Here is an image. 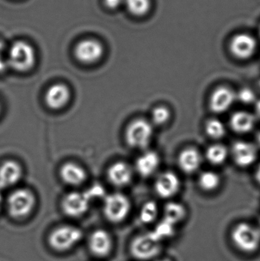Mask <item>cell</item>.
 <instances>
[{
    "mask_svg": "<svg viewBox=\"0 0 260 261\" xmlns=\"http://www.w3.org/2000/svg\"><path fill=\"white\" fill-rule=\"evenodd\" d=\"M233 245L237 249L245 254H253L260 248V230L247 222H240L230 233Z\"/></svg>",
    "mask_w": 260,
    "mask_h": 261,
    "instance_id": "6da1fadb",
    "label": "cell"
},
{
    "mask_svg": "<svg viewBox=\"0 0 260 261\" xmlns=\"http://www.w3.org/2000/svg\"><path fill=\"white\" fill-rule=\"evenodd\" d=\"M36 56L35 49L24 41L14 42L9 49L7 61L9 67L18 72H27L35 66Z\"/></svg>",
    "mask_w": 260,
    "mask_h": 261,
    "instance_id": "7a4b0ae2",
    "label": "cell"
},
{
    "mask_svg": "<svg viewBox=\"0 0 260 261\" xmlns=\"http://www.w3.org/2000/svg\"><path fill=\"white\" fill-rule=\"evenodd\" d=\"M154 135L152 124L143 119H137L127 127L125 138L128 145L134 148L145 149L149 146Z\"/></svg>",
    "mask_w": 260,
    "mask_h": 261,
    "instance_id": "3957f363",
    "label": "cell"
},
{
    "mask_svg": "<svg viewBox=\"0 0 260 261\" xmlns=\"http://www.w3.org/2000/svg\"><path fill=\"white\" fill-rule=\"evenodd\" d=\"M35 196L32 192L25 189L15 190L8 198V211L14 219L27 217L35 208Z\"/></svg>",
    "mask_w": 260,
    "mask_h": 261,
    "instance_id": "277c9868",
    "label": "cell"
},
{
    "mask_svg": "<svg viewBox=\"0 0 260 261\" xmlns=\"http://www.w3.org/2000/svg\"><path fill=\"white\" fill-rule=\"evenodd\" d=\"M82 236V231L76 227H59L49 236V245L56 251H68L80 242Z\"/></svg>",
    "mask_w": 260,
    "mask_h": 261,
    "instance_id": "5b68a950",
    "label": "cell"
},
{
    "mask_svg": "<svg viewBox=\"0 0 260 261\" xmlns=\"http://www.w3.org/2000/svg\"><path fill=\"white\" fill-rule=\"evenodd\" d=\"M131 210V202L125 195L114 193L106 196L104 200V214L114 223H119L126 219Z\"/></svg>",
    "mask_w": 260,
    "mask_h": 261,
    "instance_id": "8992f818",
    "label": "cell"
},
{
    "mask_svg": "<svg viewBox=\"0 0 260 261\" xmlns=\"http://www.w3.org/2000/svg\"><path fill=\"white\" fill-rule=\"evenodd\" d=\"M131 251L135 258L149 260L157 257L161 251V242L151 233L137 236L131 243Z\"/></svg>",
    "mask_w": 260,
    "mask_h": 261,
    "instance_id": "52a82bcc",
    "label": "cell"
},
{
    "mask_svg": "<svg viewBox=\"0 0 260 261\" xmlns=\"http://www.w3.org/2000/svg\"><path fill=\"white\" fill-rule=\"evenodd\" d=\"M257 47L256 38L247 33L236 34L230 38L229 42L230 55L239 61H247L253 58Z\"/></svg>",
    "mask_w": 260,
    "mask_h": 261,
    "instance_id": "ba28073f",
    "label": "cell"
},
{
    "mask_svg": "<svg viewBox=\"0 0 260 261\" xmlns=\"http://www.w3.org/2000/svg\"><path fill=\"white\" fill-rule=\"evenodd\" d=\"M237 99V93L230 87L221 86L212 91L209 108L214 114L221 115L228 111Z\"/></svg>",
    "mask_w": 260,
    "mask_h": 261,
    "instance_id": "9c48e42d",
    "label": "cell"
},
{
    "mask_svg": "<svg viewBox=\"0 0 260 261\" xmlns=\"http://www.w3.org/2000/svg\"><path fill=\"white\" fill-rule=\"evenodd\" d=\"M104 47L97 40L85 39L79 41L75 47L74 55L79 62L93 64L103 56Z\"/></svg>",
    "mask_w": 260,
    "mask_h": 261,
    "instance_id": "30bf717a",
    "label": "cell"
},
{
    "mask_svg": "<svg viewBox=\"0 0 260 261\" xmlns=\"http://www.w3.org/2000/svg\"><path fill=\"white\" fill-rule=\"evenodd\" d=\"M234 162L241 168L253 165L258 158V149L254 144L248 141H238L232 147Z\"/></svg>",
    "mask_w": 260,
    "mask_h": 261,
    "instance_id": "8fae6325",
    "label": "cell"
},
{
    "mask_svg": "<svg viewBox=\"0 0 260 261\" xmlns=\"http://www.w3.org/2000/svg\"><path fill=\"white\" fill-rule=\"evenodd\" d=\"M181 181L177 173L165 171L157 177L154 185L156 193L162 199H171L178 194Z\"/></svg>",
    "mask_w": 260,
    "mask_h": 261,
    "instance_id": "7c38bea8",
    "label": "cell"
},
{
    "mask_svg": "<svg viewBox=\"0 0 260 261\" xmlns=\"http://www.w3.org/2000/svg\"><path fill=\"white\" fill-rule=\"evenodd\" d=\"M90 199L84 193L73 192L64 198L62 208L64 213L70 217H80L86 213L90 207Z\"/></svg>",
    "mask_w": 260,
    "mask_h": 261,
    "instance_id": "4fadbf2b",
    "label": "cell"
},
{
    "mask_svg": "<svg viewBox=\"0 0 260 261\" xmlns=\"http://www.w3.org/2000/svg\"><path fill=\"white\" fill-rule=\"evenodd\" d=\"M71 93L65 84H56L51 86L45 94V103L48 108L59 110L64 108L70 102Z\"/></svg>",
    "mask_w": 260,
    "mask_h": 261,
    "instance_id": "5bb4252c",
    "label": "cell"
},
{
    "mask_svg": "<svg viewBox=\"0 0 260 261\" xmlns=\"http://www.w3.org/2000/svg\"><path fill=\"white\" fill-rule=\"evenodd\" d=\"M203 163L200 152L195 147H189L183 149L179 153L177 164L179 168L186 174L190 175L198 171Z\"/></svg>",
    "mask_w": 260,
    "mask_h": 261,
    "instance_id": "9a60e30c",
    "label": "cell"
},
{
    "mask_svg": "<svg viewBox=\"0 0 260 261\" xmlns=\"http://www.w3.org/2000/svg\"><path fill=\"white\" fill-rule=\"evenodd\" d=\"M22 176V168L16 161H7L0 166V190L16 184Z\"/></svg>",
    "mask_w": 260,
    "mask_h": 261,
    "instance_id": "2e32d148",
    "label": "cell"
},
{
    "mask_svg": "<svg viewBox=\"0 0 260 261\" xmlns=\"http://www.w3.org/2000/svg\"><path fill=\"white\" fill-rule=\"evenodd\" d=\"M90 248L94 255L105 257L112 249V239L107 231L96 230L90 237Z\"/></svg>",
    "mask_w": 260,
    "mask_h": 261,
    "instance_id": "e0dca14e",
    "label": "cell"
},
{
    "mask_svg": "<svg viewBox=\"0 0 260 261\" xmlns=\"http://www.w3.org/2000/svg\"><path fill=\"white\" fill-rule=\"evenodd\" d=\"M256 125V118L247 111H238L230 116V126L234 132L240 135L250 133Z\"/></svg>",
    "mask_w": 260,
    "mask_h": 261,
    "instance_id": "ac0fdd59",
    "label": "cell"
},
{
    "mask_svg": "<svg viewBox=\"0 0 260 261\" xmlns=\"http://www.w3.org/2000/svg\"><path fill=\"white\" fill-rule=\"evenodd\" d=\"M132 170L126 163L116 162L108 170V178L110 182L116 187H122L128 185L132 179Z\"/></svg>",
    "mask_w": 260,
    "mask_h": 261,
    "instance_id": "d6986e66",
    "label": "cell"
},
{
    "mask_svg": "<svg viewBox=\"0 0 260 261\" xmlns=\"http://www.w3.org/2000/svg\"><path fill=\"white\" fill-rule=\"evenodd\" d=\"M60 174L66 184L71 186H78L85 182L86 173L83 167L75 163H66L62 166Z\"/></svg>",
    "mask_w": 260,
    "mask_h": 261,
    "instance_id": "ffe728a7",
    "label": "cell"
},
{
    "mask_svg": "<svg viewBox=\"0 0 260 261\" xmlns=\"http://www.w3.org/2000/svg\"><path fill=\"white\" fill-rule=\"evenodd\" d=\"M160 164L158 153L154 151H148L139 156L136 162V170L140 176L148 177L154 174Z\"/></svg>",
    "mask_w": 260,
    "mask_h": 261,
    "instance_id": "44dd1931",
    "label": "cell"
},
{
    "mask_svg": "<svg viewBox=\"0 0 260 261\" xmlns=\"http://www.w3.org/2000/svg\"><path fill=\"white\" fill-rule=\"evenodd\" d=\"M228 156V149L225 145L220 143L209 146L206 152V160L213 166L222 165L227 161Z\"/></svg>",
    "mask_w": 260,
    "mask_h": 261,
    "instance_id": "7402d4cb",
    "label": "cell"
},
{
    "mask_svg": "<svg viewBox=\"0 0 260 261\" xmlns=\"http://www.w3.org/2000/svg\"><path fill=\"white\" fill-rule=\"evenodd\" d=\"M187 211L183 204L177 202H168L164 208V220L177 225L186 219Z\"/></svg>",
    "mask_w": 260,
    "mask_h": 261,
    "instance_id": "603a6c76",
    "label": "cell"
},
{
    "mask_svg": "<svg viewBox=\"0 0 260 261\" xmlns=\"http://www.w3.org/2000/svg\"><path fill=\"white\" fill-rule=\"evenodd\" d=\"M221 184V176L216 172L206 170L203 172L198 176V187L207 193H212L218 190Z\"/></svg>",
    "mask_w": 260,
    "mask_h": 261,
    "instance_id": "cb8c5ba5",
    "label": "cell"
},
{
    "mask_svg": "<svg viewBox=\"0 0 260 261\" xmlns=\"http://www.w3.org/2000/svg\"><path fill=\"white\" fill-rule=\"evenodd\" d=\"M206 135L211 139L221 140L227 134L225 125L219 119H210L205 125Z\"/></svg>",
    "mask_w": 260,
    "mask_h": 261,
    "instance_id": "d4e9b609",
    "label": "cell"
},
{
    "mask_svg": "<svg viewBox=\"0 0 260 261\" xmlns=\"http://www.w3.org/2000/svg\"><path fill=\"white\" fill-rule=\"evenodd\" d=\"M130 13L135 16H143L151 9V0H125L124 2Z\"/></svg>",
    "mask_w": 260,
    "mask_h": 261,
    "instance_id": "484cf974",
    "label": "cell"
},
{
    "mask_svg": "<svg viewBox=\"0 0 260 261\" xmlns=\"http://www.w3.org/2000/svg\"><path fill=\"white\" fill-rule=\"evenodd\" d=\"M176 225L169 223L167 221L163 219L161 222L156 227L155 231L151 232V234L159 241L161 242L164 239H169L175 236Z\"/></svg>",
    "mask_w": 260,
    "mask_h": 261,
    "instance_id": "4316f807",
    "label": "cell"
},
{
    "mask_svg": "<svg viewBox=\"0 0 260 261\" xmlns=\"http://www.w3.org/2000/svg\"><path fill=\"white\" fill-rule=\"evenodd\" d=\"M158 216V206L155 202L150 201L142 207L140 213V219L143 223L149 224L154 222Z\"/></svg>",
    "mask_w": 260,
    "mask_h": 261,
    "instance_id": "83f0119b",
    "label": "cell"
},
{
    "mask_svg": "<svg viewBox=\"0 0 260 261\" xmlns=\"http://www.w3.org/2000/svg\"><path fill=\"white\" fill-rule=\"evenodd\" d=\"M171 112L167 107L160 106L155 107L151 113V119L152 122L156 125L163 126L169 122L171 119Z\"/></svg>",
    "mask_w": 260,
    "mask_h": 261,
    "instance_id": "f1b7e54d",
    "label": "cell"
},
{
    "mask_svg": "<svg viewBox=\"0 0 260 261\" xmlns=\"http://www.w3.org/2000/svg\"><path fill=\"white\" fill-rule=\"evenodd\" d=\"M237 99L240 100V102L244 104H251L255 102L256 97H255L254 93L251 90L248 88L242 89L239 93L237 94Z\"/></svg>",
    "mask_w": 260,
    "mask_h": 261,
    "instance_id": "f546056e",
    "label": "cell"
},
{
    "mask_svg": "<svg viewBox=\"0 0 260 261\" xmlns=\"http://www.w3.org/2000/svg\"><path fill=\"white\" fill-rule=\"evenodd\" d=\"M85 193L90 202L93 199H102L105 196V190L102 186L99 185L93 186L92 188L85 192Z\"/></svg>",
    "mask_w": 260,
    "mask_h": 261,
    "instance_id": "4dcf8cb0",
    "label": "cell"
},
{
    "mask_svg": "<svg viewBox=\"0 0 260 261\" xmlns=\"http://www.w3.org/2000/svg\"><path fill=\"white\" fill-rule=\"evenodd\" d=\"M125 0H104L105 6L108 9H115L123 4Z\"/></svg>",
    "mask_w": 260,
    "mask_h": 261,
    "instance_id": "1f68e13d",
    "label": "cell"
},
{
    "mask_svg": "<svg viewBox=\"0 0 260 261\" xmlns=\"http://www.w3.org/2000/svg\"><path fill=\"white\" fill-rule=\"evenodd\" d=\"M9 67L7 58H5L3 55H0V73L6 71V69Z\"/></svg>",
    "mask_w": 260,
    "mask_h": 261,
    "instance_id": "d6a6232c",
    "label": "cell"
},
{
    "mask_svg": "<svg viewBox=\"0 0 260 261\" xmlns=\"http://www.w3.org/2000/svg\"><path fill=\"white\" fill-rule=\"evenodd\" d=\"M255 179H256L257 184L260 185V164L258 165L256 172H255Z\"/></svg>",
    "mask_w": 260,
    "mask_h": 261,
    "instance_id": "836d02e7",
    "label": "cell"
},
{
    "mask_svg": "<svg viewBox=\"0 0 260 261\" xmlns=\"http://www.w3.org/2000/svg\"><path fill=\"white\" fill-rule=\"evenodd\" d=\"M5 50L4 43L0 40V55H3V52Z\"/></svg>",
    "mask_w": 260,
    "mask_h": 261,
    "instance_id": "e575fe53",
    "label": "cell"
},
{
    "mask_svg": "<svg viewBox=\"0 0 260 261\" xmlns=\"http://www.w3.org/2000/svg\"><path fill=\"white\" fill-rule=\"evenodd\" d=\"M256 142H257L258 145L260 146V132H258L257 135H256Z\"/></svg>",
    "mask_w": 260,
    "mask_h": 261,
    "instance_id": "d590c367",
    "label": "cell"
},
{
    "mask_svg": "<svg viewBox=\"0 0 260 261\" xmlns=\"http://www.w3.org/2000/svg\"><path fill=\"white\" fill-rule=\"evenodd\" d=\"M3 196H2L1 193H0V212H1L2 207H3Z\"/></svg>",
    "mask_w": 260,
    "mask_h": 261,
    "instance_id": "8d00e7d4",
    "label": "cell"
},
{
    "mask_svg": "<svg viewBox=\"0 0 260 261\" xmlns=\"http://www.w3.org/2000/svg\"><path fill=\"white\" fill-rule=\"evenodd\" d=\"M157 261H172V260H171L170 259L163 258V259H160V260H157Z\"/></svg>",
    "mask_w": 260,
    "mask_h": 261,
    "instance_id": "74e56055",
    "label": "cell"
},
{
    "mask_svg": "<svg viewBox=\"0 0 260 261\" xmlns=\"http://www.w3.org/2000/svg\"><path fill=\"white\" fill-rule=\"evenodd\" d=\"M259 38H260V27H259Z\"/></svg>",
    "mask_w": 260,
    "mask_h": 261,
    "instance_id": "f35d334b",
    "label": "cell"
},
{
    "mask_svg": "<svg viewBox=\"0 0 260 261\" xmlns=\"http://www.w3.org/2000/svg\"><path fill=\"white\" fill-rule=\"evenodd\" d=\"M0 113H1V106H0Z\"/></svg>",
    "mask_w": 260,
    "mask_h": 261,
    "instance_id": "ab89813d",
    "label": "cell"
},
{
    "mask_svg": "<svg viewBox=\"0 0 260 261\" xmlns=\"http://www.w3.org/2000/svg\"><path fill=\"white\" fill-rule=\"evenodd\" d=\"M259 230H260V220H259Z\"/></svg>",
    "mask_w": 260,
    "mask_h": 261,
    "instance_id": "60d3db41",
    "label": "cell"
}]
</instances>
